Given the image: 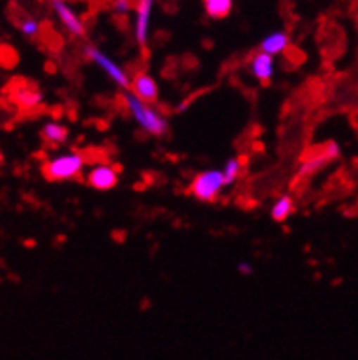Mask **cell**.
<instances>
[{
	"instance_id": "6da1fadb",
	"label": "cell",
	"mask_w": 358,
	"mask_h": 360,
	"mask_svg": "<svg viewBox=\"0 0 358 360\" xmlns=\"http://www.w3.org/2000/svg\"><path fill=\"white\" fill-rule=\"evenodd\" d=\"M124 103H126L127 111H129V115L133 117L134 122L142 127L147 135L163 136L169 131V122H167L165 117L156 108L151 106L149 103L134 96L131 90L124 94Z\"/></svg>"
},
{
	"instance_id": "7a4b0ae2",
	"label": "cell",
	"mask_w": 358,
	"mask_h": 360,
	"mask_svg": "<svg viewBox=\"0 0 358 360\" xmlns=\"http://www.w3.org/2000/svg\"><path fill=\"white\" fill-rule=\"evenodd\" d=\"M87 160L77 150L63 153V155H56L49 158L44 163V174L49 181H68L77 176H81Z\"/></svg>"
},
{
	"instance_id": "3957f363",
	"label": "cell",
	"mask_w": 358,
	"mask_h": 360,
	"mask_svg": "<svg viewBox=\"0 0 358 360\" xmlns=\"http://www.w3.org/2000/svg\"><path fill=\"white\" fill-rule=\"evenodd\" d=\"M224 186L226 181L222 170L210 169L203 170V172H199V174L192 179L188 192L192 198L197 199V201L213 202L215 199H219V195H221Z\"/></svg>"
},
{
	"instance_id": "277c9868",
	"label": "cell",
	"mask_w": 358,
	"mask_h": 360,
	"mask_svg": "<svg viewBox=\"0 0 358 360\" xmlns=\"http://www.w3.org/2000/svg\"><path fill=\"white\" fill-rule=\"evenodd\" d=\"M84 56H87V60L91 61L98 70H103L104 74H106L115 84H117V86L124 88V90H129L131 86L129 75H127V72L124 70V68L120 67L113 58L104 54L103 51H98V49L94 47V45H87V47H84Z\"/></svg>"
},
{
	"instance_id": "5b68a950",
	"label": "cell",
	"mask_w": 358,
	"mask_h": 360,
	"mask_svg": "<svg viewBox=\"0 0 358 360\" xmlns=\"http://www.w3.org/2000/svg\"><path fill=\"white\" fill-rule=\"evenodd\" d=\"M51 8L54 11L56 18L59 20V24L63 25L65 31L68 32L74 38H81L84 36V24L81 20V16L74 11L67 0H51Z\"/></svg>"
},
{
	"instance_id": "8992f818",
	"label": "cell",
	"mask_w": 358,
	"mask_h": 360,
	"mask_svg": "<svg viewBox=\"0 0 358 360\" xmlns=\"http://www.w3.org/2000/svg\"><path fill=\"white\" fill-rule=\"evenodd\" d=\"M154 2L156 0H136L134 6V40L140 47H146L149 41L151 16H153Z\"/></svg>"
},
{
	"instance_id": "52a82bcc",
	"label": "cell",
	"mask_w": 358,
	"mask_h": 360,
	"mask_svg": "<svg viewBox=\"0 0 358 360\" xmlns=\"http://www.w3.org/2000/svg\"><path fill=\"white\" fill-rule=\"evenodd\" d=\"M339 156H340L339 146H337L335 142H328L326 146L323 147L321 153L310 156V158L305 160V162L301 163L300 170H298V178L301 179V178H308V176H314L315 172H319L321 169H324L328 163L337 160Z\"/></svg>"
},
{
	"instance_id": "ba28073f",
	"label": "cell",
	"mask_w": 358,
	"mask_h": 360,
	"mask_svg": "<svg viewBox=\"0 0 358 360\" xmlns=\"http://www.w3.org/2000/svg\"><path fill=\"white\" fill-rule=\"evenodd\" d=\"M87 183L95 191H111L118 185V172L111 165H95L87 174Z\"/></svg>"
},
{
	"instance_id": "9c48e42d",
	"label": "cell",
	"mask_w": 358,
	"mask_h": 360,
	"mask_svg": "<svg viewBox=\"0 0 358 360\" xmlns=\"http://www.w3.org/2000/svg\"><path fill=\"white\" fill-rule=\"evenodd\" d=\"M274 56L265 54V52L258 51L249 61V72L255 77L258 83L262 84H269L271 79L274 77Z\"/></svg>"
},
{
	"instance_id": "30bf717a",
	"label": "cell",
	"mask_w": 358,
	"mask_h": 360,
	"mask_svg": "<svg viewBox=\"0 0 358 360\" xmlns=\"http://www.w3.org/2000/svg\"><path fill=\"white\" fill-rule=\"evenodd\" d=\"M129 90L133 91L134 96L140 97L146 103L154 104L160 97V90H158L156 81L151 77L149 74H138L134 75L133 79H131V86Z\"/></svg>"
},
{
	"instance_id": "8fae6325",
	"label": "cell",
	"mask_w": 358,
	"mask_h": 360,
	"mask_svg": "<svg viewBox=\"0 0 358 360\" xmlns=\"http://www.w3.org/2000/svg\"><path fill=\"white\" fill-rule=\"evenodd\" d=\"M290 45V34L287 31H272L269 34L264 36V40L258 45V51L265 52V54L271 56H280Z\"/></svg>"
},
{
	"instance_id": "7c38bea8",
	"label": "cell",
	"mask_w": 358,
	"mask_h": 360,
	"mask_svg": "<svg viewBox=\"0 0 358 360\" xmlns=\"http://www.w3.org/2000/svg\"><path fill=\"white\" fill-rule=\"evenodd\" d=\"M13 99L18 104V108L22 110H34L39 104L44 103V94L36 88L31 86H20L18 90H15L13 94Z\"/></svg>"
},
{
	"instance_id": "4fadbf2b",
	"label": "cell",
	"mask_w": 358,
	"mask_h": 360,
	"mask_svg": "<svg viewBox=\"0 0 358 360\" xmlns=\"http://www.w3.org/2000/svg\"><path fill=\"white\" fill-rule=\"evenodd\" d=\"M235 0H203V8L212 20H224L231 15Z\"/></svg>"
},
{
	"instance_id": "5bb4252c",
	"label": "cell",
	"mask_w": 358,
	"mask_h": 360,
	"mask_svg": "<svg viewBox=\"0 0 358 360\" xmlns=\"http://www.w3.org/2000/svg\"><path fill=\"white\" fill-rule=\"evenodd\" d=\"M39 135H41V139L47 143H52V146H63L68 140V127L59 122H47L41 126Z\"/></svg>"
},
{
	"instance_id": "9a60e30c",
	"label": "cell",
	"mask_w": 358,
	"mask_h": 360,
	"mask_svg": "<svg viewBox=\"0 0 358 360\" xmlns=\"http://www.w3.org/2000/svg\"><path fill=\"white\" fill-rule=\"evenodd\" d=\"M295 210L294 198L290 194H285L276 199L274 205L271 206V217L274 222H285Z\"/></svg>"
},
{
	"instance_id": "2e32d148",
	"label": "cell",
	"mask_w": 358,
	"mask_h": 360,
	"mask_svg": "<svg viewBox=\"0 0 358 360\" xmlns=\"http://www.w3.org/2000/svg\"><path fill=\"white\" fill-rule=\"evenodd\" d=\"M242 170V163L238 158H229L228 162L224 163V169H222V174H224L226 185H233V183L238 179Z\"/></svg>"
},
{
	"instance_id": "e0dca14e",
	"label": "cell",
	"mask_w": 358,
	"mask_h": 360,
	"mask_svg": "<svg viewBox=\"0 0 358 360\" xmlns=\"http://www.w3.org/2000/svg\"><path fill=\"white\" fill-rule=\"evenodd\" d=\"M20 31L24 32L27 38H34L36 34H39V22L34 18H24L20 22Z\"/></svg>"
},
{
	"instance_id": "ac0fdd59",
	"label": "cell",
	"mask_w": 358,
	"mask_h": 360,
	"mask_svg": "<svg viewBox=\"0 0 358 360\" xmlns=\"http://www.w3.org/2000/svg\"><path fill=\"white\" fill-rule=\"evenodd\" d=\"M111 9H113V13H117V15H127V13L133 9V2H131V0H113V2H111Z\"/></svg>"
},
{
	"instance_id": "d6986e66",
	"label": "cell",
	"mask_w": 358,
	"mask_h": 360,
	"mask_svg": "<svg viewBox=\"0 0 358 360\" xmlns=\"http://www.w3.org/2000/svg\"><path fill=\"white\" fill-rule=\"evenodd\" d=\"M238 273L244 274V276H251L252 265L249 264V262H241V264H238Z\"/></svg>"
}]
</instances>
